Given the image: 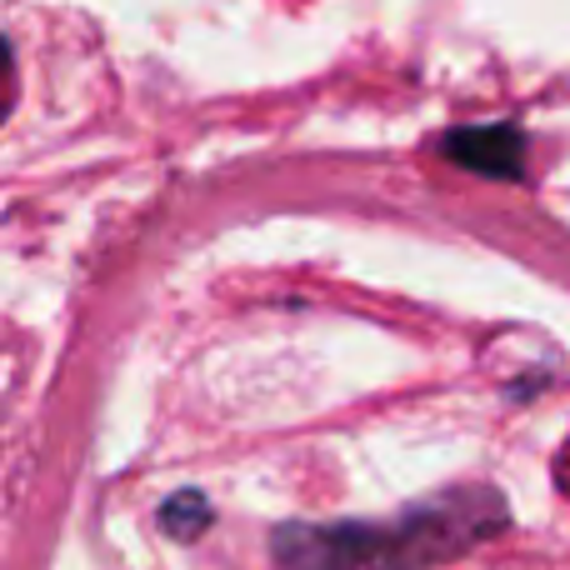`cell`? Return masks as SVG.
<instances>
[{
    "mask_svg": "<svg viewBox=\"0 0 570 570\" xmlns=\"http://www.w3.org/2000/svg\"><path fill=\"white\" fill-rule=\"evenodd\" d=\"M441 150L461 170H475V176H491V180H521L525 176V136L515 126H505V120L451 130V136L441 140Z\"/></svg>",
    "mask_w": 570,
    "mask_h": 570,
    "instance_id": "7a4b0ae2",
    "label": "cell"
},
{
    "mask_svg": "<svg viewBox=\"0 0 570 570\" xmlns=\"http://www.w3.org/2000/svg\"><path fill=\"white\" fill-rule=\"evenodd\" d=\"M495 525H505V505L491 491H461L385 525H285L276 561L281 570H421Z\"/></svg>",
    "mask_w": 570,
    "mask_h": 570,
    "instance_id": "6da1fadb",
    "label": "cell"
},
{
    "mask_svg": "<svg viewBox=\"0 0 570 570\" xmlns=\"http://www.w3.org/2000/svg\"><path fill=\"white\" fill-rule=\"evenodd\" d=\"M206 521H210V505L200 501L196 491H180V495H170V501L160 505V525H166L176 541H190V535H200V531H206Z\"/></svg>",
    "mask_w": 570,
    "mask_h": 570,
    "instance_id": "3957f363",
    "label": "cell"
}]
</instances>
